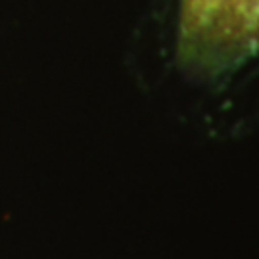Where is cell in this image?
Returning <instances> with one entry per match:
<instances>
[{"label": "cell", "instance_id": "1", "mask_svg": "<svg viewBox=\"0 0 259 259\" xmlns=\"http://www.w3.org/2000/svg\"><path fill=\"white\" fill-rule=\"evenodd\" d=\"M179 52L200 71H221L259 52V0H183Z\"/></svg>", "mask_w": 259, "mask_h": 259}]
</instances>
